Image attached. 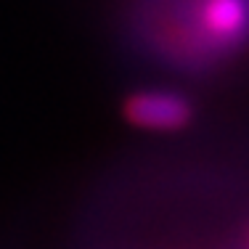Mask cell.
I'll list each match as a JSON object with an SVG mask.
<instances>
[{
    "label": "cell",
    "instance_id": "obj_1",
    "mask_svg": "<svg viewBox=\"0 0 249 249\" xmlns=\"http://www.w3.org/2000/svg\"><path fill=\"white\" fill-rule=\"evenodd\" d=\"M122 117L127 124L151 133H175L188 127L194 120V104L183 93L146 88L122 101Z\"/></svg>",
    "mask_w": 249,
    "mask_h": 249
},
{
    "label": "cell",
    "instance_id": "obj_2",
    "mask_svg": "<svg viewBox=\"0 0 249 249\" xmlns=\"http://www.w3.org/2000/svg\"><path fill=\"white\" fill-rule=\"evenodd\" d=\"M194 24L212 48H236L249 37V0H196Z\"/></svg>",
    "mask_w": 249,
    "mask_h": 249
}]
</instances>
